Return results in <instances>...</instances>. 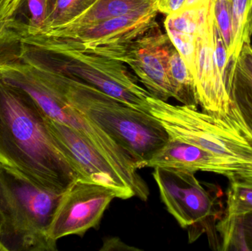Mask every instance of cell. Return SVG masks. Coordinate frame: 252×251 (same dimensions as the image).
<instances>
[{"label":"cell","instance_id":"15","mask_svg":"<svg viewBox=\"0 0 252 251\" xmlns=\"http://www.w3.org/2000/svg\"><path fill=\"white\" fill-rule=\"evenodd\" d=\"M228 93L252 129V78L236 61L227 85Z\"/></svg>","mask_w":252,"mask_h":251},{"label":"cell","instance_id":"31","mask_svg":"<svg viewBox=\"0 0 252 251\" xmlns=\"http://www.w3.org/2000/svg\"><path fill=\"white\" fill-rule=\"evenodd\" d=\"M3 1V0H0V4H1V1Z\"/></svg>","mask_w":252,"mask_h":251},{"label":"cell","instance_id":"24","mask_svg":"<svg viewBox=\"0 0 252 251\" xmlns=\"http://www.w3.org/2000/svg\"><path fill=\"white\" fill-rule=\"evenodd\" d=\"M237 61L239 66L252 78V48L250 43L243 46Z\"/></svg>","mask_w":252,"mask_h":251},{"label":"cell","instance_id":"32","mask_svg":"<svg viewBox=\"0 0 252 251\" xmlns=\"http://www.w3.org/2000/svg\"><path fill=\"white\" fill-rule=\"evenodd\" d=\"M154 1H156V0H154Z\"/></svg>","mask_w":252,"mask_h":251},{"label":"cell","instance_id":"4","mask_svg":"<svg viewBox=\"0 0 252 251\" xmlns=\"http://www.w3.org/2000/svg\"><path fill=\"white\" fill-rule=\"evenodd\" d=\"M63 194L42 190L0 165V244L5 251H55L49 236Z\"/></svg>","mask_w":252,"mask_h":251},{"label":"cell","instance_id":"20","mask_svg":"<svg viewBox=\"0 0 252 251\" xmlns=\"http://www.w3.org/2000/svg\"><path fill=\"white\" fill-rule=\"evenodd\" d=\"M211 10L213 20L227 47L229 54L235 58L233 56V26L229 0H213Z\"/></svg>","mask_w":252,"mask_h":251},{"label":"cell","instance_id":"26","mask_svg":"<svg viewBox=\"0 0 252 251\" xmlns=\"http://www.w3.org/2000/svg\"><path fill=\"white\" fill-rule=\"evenodd\" d=\"M247 36L250 40V37L252 35V0H251V4H250V10H249L248 17H247Z\"/></svg>","mask_w":252,"mask_h":251},{"label":"cell","instance_id":"1","mask_svg":"<svg viewBox=\"0 0 252 251\" xmlns=\"http://www.w3.org/2000/svg\"><path fill=\"white\" fill-rule=\"evenodd\" d=\"M0 165L36 187L63 194L80 178L26 94L0 81Z\"/></svg>","mask_w":252,"mask_h":251},{"label":"cell","instance_id":"22","mask_svg":"<svg viewBox=\"0 0 252 251\" xmlns=\"http://www.w3.org/2000/svg\"><path fill=\"white\" fill-rule=\"evenodd\" d=\"M31 13L29 23L25 25L31 29H38L42 26L47 14V0H27Z\"/></svg>","mask_w":252,"mask_h":251},{"label":"cell","instance_id":"6","mask_svg":"<svg viewBox=\"0 0 252 251\" xmlns=\"http://www.w3.org/2000/svg\"><path fill=\"white\" fill-rule=\"evenodd\" d=\"M44 53L63 72L130 107L149 113L147 99L151 94L137 84V79L123 62L77 50H56Z\"/></svg>","mask_w":252,"mask_h":251},{"label":"cell","instance_id":"29","mask_svg":"<svg viewBox=\"0 0 252 251\" xmlns=\"http://www.w3.org/2000/svg\"><path fill=\"white\" fill-rule=\"evenodd\" d=\"M55 1H56V0H47V12H48V10H50V8H51L52 6H53V4H54Z\"/></svg>","mask_w":252,"mask_h":251},{"label":"cell","instance_id":"17","mask_svg":"<svg viewBox=\"0 0 252 251\" xmlns=\"http://www.w3.org/2000/svg\"><path fill=\"white\" fill-rule=\"evenodd\" d=\"M96 1L97 0H56L47 12L42 26L38 29L53 28L68 23L82 14Z\"/></svg>","mask_w":252,"mask_h":251},{"label":"cell","instance_id":"21","mask_svg":"<svg viewBox=\"0 0 252 251\" xmlns=\"http://www.w3.org/2000/svg\"><path fill=\"white\" fill-rule=\"evenodd\" d=\"M166 32L172 44L185 60L194 78L195 72L196 39L198 35L182 33L173 30H166Z\"/></svg>","mask_w":252,"mask_h":251},{"label":"cell","instance_id":"12","mask_svg":"<svg viewBox=\"0 0 252 251\" xmlns=\"http://www.w3.org/2000/svg\"><path fill=\"white\" fill-rule=\"evenodd\" d=\"M154 0H97L82 14L60 26L45 29H28L22 25V33L60 36L97 25L108 19L141 11L154 5Z\"/></svg>","mask_w":252,"mask_h":251},{"label":"cell","instance_id":"8","mask_svg":"<svg viewBox=\"0 0 252 251\" xmlns=\"http://www.w3.org/2000/svg\"><path fill=\"white\" fill-rule=\"evenodd\" d=\"M173 47L156 24L130 44L120 61L131 68L153 97L167 101L173 97L169 73Z\"/></svg>","mask_w":252,"mask_h":251},{"label":"cell","instance_id":"9","mask_svg":"<svg viewBox=\"0 0 252 251\" xmlns=\"http://www.w3.org/2000/svg\"><path fill=\"white\" fill-rule=\"evenodd\" d=\"M45 116L50 133L76 168L79 179L118 189L127 199L134 197L115 168L90 141L69 127Z\"/></svg>","mask_w":252,"mask_h":251},{"label":"cell","instance_id":"18","mask_svg":"<svg viewBox=\"0 0 252 251\" xmlns=\"http://www.w3.org/2000/svg\"><path fill=\"white\" fill-rule=\"evenodd\" d=\"M24 0H3L0 4V47L19 42L21 25L16 19V13Z\"/></svg>","mask_w":252,"mask_h":251},{"label":"cell","instance_id":"25","mask_svg":"<svg viewBox=\"0 0 252 251\" xmlns=\"http://www.w3.org/2000/svg\"><path fill=\"white\" fill-rule=\"evenodd\" d=\"M244 225L247 240L252 251V212L244 215Z\"/></svg>","mask_w":252,"mask_h":251},{"label":"cell","instance_id":"10","mask_svg":"<svg viewBox=\"0 0 252 251\" xmlns=\"http://www.w3.org/2000/svg\"><path fill=\"white\" fill-rule=\"evenodd\" d=\"M144 167L170 168L192 172H209L229 180L252 178V175L238 164L225 160L204 149L169 138L165 144L145 162Z\"/></svg>","mask_w":252,"mask_h":251},{"label":"cell","instance_id":"13","mask_svg":"<svg viewBox=\"0 0 252 251\" xmlns=\"http://www.w3.org/2000/svg\"><path fill=\"white\" fill-rule=\"evenodd\" d=\"M169 73L173 98L185 106H198L193 75L175 47L170 55Z\"/></svg>","mask_w":252,"mask_h":251},{"label":"cell","instance_id":"14","mask_svg":"<svg viewBox=\"0 0 252 251\" xmlns=\"http://www.w3.org/2000/svg\"><path fill=\"white\" fill-rule=\"evenodd\" d=\"M244 216L223 215L219 221L216 231L219 251H251L244 228Z\"/></svg>","mask_w":252,"mask_h":251},{"label":"cell","instance_id":"7","mask_svg":"<svg viewBox=\"0 0 252 251\" xmlns=\"http://www.w3.org/2000/svg\"><path fill=\"white\" fill-rule=\"evenodd\" d=\"M115 198L127 199L118 189L77 179L63 193L49 228L53 241L66 236L84 235L97 228Z\"/></svg>","mask_w":252,"mask_h":251},{"label":"cell","instance_id":"16","mask_svg":"<svg viewBox=\"0 0 252 251\" xmlns=\"http://www.w3.org/2000/svg\"><path fill=\"white\" fill-rule=\"evenodd\" d=\"M224 215L244 216L252 212V178L229 180Z\"/></svg>","mask_w":252,"mask_h":251},{"label":"cell","instance_id":"19","mask_svg":"<svg viewBox=\"0 0 252 251\" xmlns=\"http://www.w3.org/2000/svg\"><path fill=\"white\" fill-rule=\"evenodd\" d=\"M229 2L233 26V56L238 59L243 46L250 43L246 29L251 0H229Z\"/></svg>","mask_w":252,"mask_h":251},{"label":"cell","instance_id":"28","mask_svg":"<svg viewBox=\"0 0 252 251\" xmlns=\"http://www.w3.org/2000/svg\"><path fill=\"white\" fill-rule=\"evenodd\" d=\"M213 2V0H201V4L202 7H210Z\"/></svg>","mask_w":252,"mask_h":251},{"label":"cell","instance_id":"5","mask_svg":"<svg viewBox=\"0 0 252 251\" xmlns=\"http://www.w3.org/2000/svg\"><path fill=\"white\" fill-rule=\"evenodd\" d=\"M153 176L161 201L182 228L189 243L207 234L212 249L219 251L216 225L224 215L223 193L214 184H201L195 172L170 168H154Z\"/></svg>","mask_w":252,"mask_h":251},{"label":"cell","instance_id":"27","mask_svg":"<svg viewBox=\"0 0 252 251\" xmlns=\"http://www.w3.org/2000/svg\"><path fill=\"white\" fill-rule=\"evenodd\" d=\"M202 7L201 4V0H187L185 8H196Z\"/></svg>","mask_w":252,"mask_h":251},{"label":"cell","instance_id":"30","mask_svg":"<svg viewBox=\"0 0 252 251\" xmlns=\"http://www.w3.org/2000/svg\"><path fill=\"white\" fill-rule=\"evenodd\" d=\"M0 251H5V250H4V248H3V246H1V244H0Z\"/></svg>","mask_w":252,"mask_h":251},{"label":"cell","instance_id":"23","mask_svg":"<svg viewBox=\"0 0 252 251\" xmlns=\"http://www.w3.org/2000/svg\"><path fill=\"white\" fill-rule=\"evenodd\" d=\"M187 0H156L155 7L157 11L164 14H173L184 10Z\"/></svg>","mask_w":252,"mask_h":251},{"label":"cell","instance_id":"3","mask_svg":"<svg viewBox=\"0 0 252 251\" xmlns=\"http://www.w3.org/2000/svg\"><path fill=\"white\" fill-rule=\"evenodd\" d=\"M148 112L157 118L169 138L204 149L238 164L252 175V129L232 101L223 114H210L197 106H174L152 95Z\"/></svg>","mask_w":252,"mask_h":251},{"label":"cell","instance_id":"2","mask_svg":"<svg viewBox=\"0 0 252 251\" xmlns=\"http://www.w3.org/2000/svg\"><path fill=\"white\" fill-rule=\"evenodd\" d=\"M53 62L55 79L66 101L121 144L139 169L168 141L159 121L63 72Z\"/></svg>","mask_w":252,"mask_h":251},{"label":"cell","instance_id":"11","mask_svg":"<svg viewBox=\"0 0 252 251\" xmlns=\"http://www.w3.org/2000/svg\"><path fill=\"white\" fill-rule=\"evenodd\" d=\"M213 18L212 10L207 23L197 35L195 72L194 75L198 105L203 112L210 114L220 115L230 109L232 100L227 87L215 66L213 57Z\"/></svg>","mask_w":252,"mask_h":251}]
</instances>
